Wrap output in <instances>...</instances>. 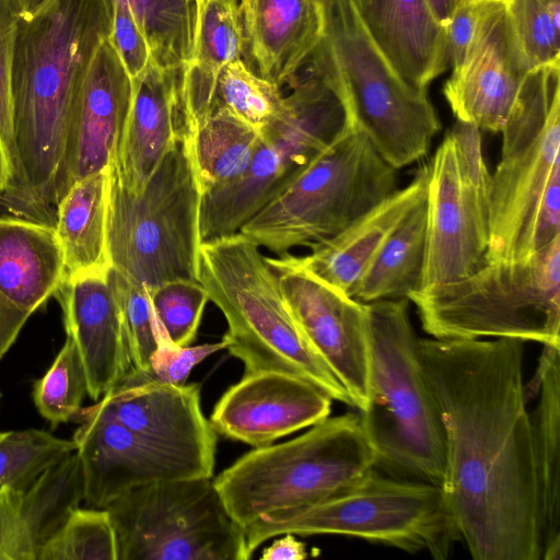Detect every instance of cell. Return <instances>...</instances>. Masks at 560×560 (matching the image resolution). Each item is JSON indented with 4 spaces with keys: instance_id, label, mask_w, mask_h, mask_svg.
<instances>
[{
    "instance_id": "obj_36",
    "label": "cell",
    "mask_w": 560,
    "mask_h": 560,
    "mask_svg": "<svg viewBox=\"0 0 560 560\" xmlns=\"http://www.w3.org/2000/svg\"><path fill=\"white\" fill-rule=\"evenodd\" d=\"M37 560H118L116 533L108 510L74 509L43 547Z\"/></svg>"
},
{
    "instance_id": "obj_43",
    "label": "cell",
    "mask_w": 560,
    "mask_h": 560,
    "mask_svg": "<svg viewBox=\"0 0 560 560\" xmlns=\"http://www.w3.org/2000/svg\"><path fill=\"white\" fill-rule=\"evenodd\" d=\"M108 42L132 82L150 63L151 54L148 42L125 0H113Z\"/></svg>"
},
{
    "instance_id": "obj_2",
    "label": "cell",
    "mask_w": 560,
    "mask_h": 560,
    "mask_svg": "<svg viewBox=\"0 0 560 560\" xmlns=\"http://www.w3.org/2000/svg\"><path fill=\"white\" fill-rule=\"evenodd\" d=\"M113 0H50L20 18L11 69L14 165L9 189L23 208L54 205L77 96L109 36Z\"/></svg>"
},
{
    "instance_id": "obj_52",
    "label": "cell",
    "mask_w": 560,
    "mask_h": 560,
    "mask_svg": "<svg viewBox=\"0 0 560 560\" xmlns=\"http://www.w3.org/2000/svg\"><path fill=\"white\" fill-rule=\"evenodd\" d=\"M0 397H1V394H0Z\"/></svg>"
},
{
    "instance_id": "obj_44",
    "label": "cell",
    "mask_w": 560,
    "mask_h": 560,
    "mask_svg": "<svg viewBox=\"0 0 560 560\" xmlns=\"http://www.w3.org/2000/svg\"><path fill=\"white\" fill-rule=\"evenodd\" d=\"M490 0H467L445 26L448 61L453 70L463 62L478 22Z\"/></svg>"
},
{
    "instance_id": "obj_45",
    "label": "cell",
    "mask_w": 560,
    "mask_h": 560,
    "mask_svg": "<svg viewBox=\"0 0 560 560\" xmlns=\"http://www.w3.org/2000/svg\"><path fill=\"white\" fill-rule=\"evenodd\" d=\"M31 315L15 307L0 293V360L15 342Z\"/></svg>"
},
{
    "instance_id": "obj_13",
    "label": "cell",
    "mask_w": 560,
    "mask_h": 560,
    "mask_svg": "<svg viewBox=\"0 0 560 560\" xmlns=\"http://www.w3.org/2000/svg\"><path fill=\"white\" fill-rule=\"evenodd\" d=\"M105 509L114 524L118 560H247L253 555L212 478L142 486Z\"/></svg>"
},
{
    "instance_id": "obj_1",
    "label": "cell",
    "mask_w": 560,
    "mask_h": 560,
    "mask_svg": "<svg viewBox=\"0 0 560 560\" xmlns=\"http://www.w3.org/2000/svg\"><path fill=\"white\" fill-rule=\"evenodd\" d=\"M445 433L442 489L474 560H541L524 341L418 339Z\"/></svg>"
},
{
    "instance_id": "obj_21",
    "label": "cell",
    "mask_w": 560,
    "mask_h": 560,
    "mask_svg": "<svg viewBox=\"0 0 560 560\" xmlns=\"http://www.w3.org/2000/svg\"><path fill=\"white\" fill-rule=\"evenodd\" d=\"M107 270L66 278L58 289L67 337L81 355L88 395L97 401L132 369L120 306Z\"/></svg>"
},
{
    "instance_id": "obj_30",
    "label": "cell",
    "mask_w": 560,
    "mask_h": 560,
    "mask_svg": "<svg viewBox=\"0 0 560 560\" xmlns=\"http://www.w3.org/2000/svg\"><path fill=\"white\" fill-rule=\"evenodd\" d=\"M109 168L75 182L57 203L56 234L65 279L109 268L107 208Z\"/></svg>"
},
{
    "instance_id": "obj_41",
    "label": "cell",
    "mask_w": 560,
    "mask_h": 560,
    "mask_svg": "<svg viewBox=\"0 0 560 560\" xmlns=\"http://www.w3.org/2000/svg\"><path fill=\"white\" fill-rule=\"evenodd\" d=\"M223 349H226L224 340L199 346L175 345L158 322L156 349L150 358L148 374L142 375L133 369L132 371L142 378L172 385H184L197 364Z\"/></svg>"
},
{
    "instance_id": "obj_49",
    "label": "cell",
    "mask_w": 560,
    "mask_h": 560,
    "mask_svg": "<svg viewBox=\"0 0 560 560\" xmlns=\"http://www.w3.org/2000/svg\"><path fill=\"white\" fill-rule=\"evenodd\" d=\"M50 0H14L20 18L30 19L39 12Z\"/></svg>"
},
{
    "instance_id": "obj_7",
    "label": "cell",
    "mask_w": 560,
    "mask_h": 560,
    "mask_svg": "<svg viewBox=\"0 0 560 560\" xmlns=\"http://www.w3.org/2000/svg\"><path fill=\"white\" fill-rule=\"evenodd\" d=\"M376 467L360 417L326 418L302 435L255 447L220 472L213 483L243 529L264 516L319 503Z\"/></svg>"
},
{
    "instance_id": "obj_33",
    "label": "cell",
    "mask_w": 560,
    "mask_h": 560,
    "mask_svg": "<svg viewBox=\"0 0 560 560\" xmlns=\"http://www.w3.org/2000/svg\"><path fill=\"white\" fill-rule=\"evenodd\" d=\"M142 31L151 61L161 69H186L196 30V0H125Z\"/></svg>"
},
{
    "instance_id": "obj_29",
    "label": "cell",
    "mask_w": 560,
    "mask_h": 560,
    "mask_svg": "<svg viewBox=\"0 0 560 560\" xmlns=\"http://www.w3.org/2000/svg\"><path fill=\"white\" fill-rule=\"evenodd\" d=\"M83 499L75 452L47 468L25 490H13L5 560H37L43 547Z\"/></svg>"
},
{
    "instance_id": "obj_19",
    "label": "cell",
    "mask_w": 560,
    "mask_h": 560,
    "mask_svg": "<svg viewBox=\"0 0 560 560\" xmlns=\"http://www.w3.org/2000/svg\"><path fill=\"white\" fill-rule=\"evenodd\" d=\"M331 402L299 376L259 371L244 374L221 396L209 422L217 434L261 447L325 420Z\"/></svg>"
},
{
    "instance_id": "obj_12",
    "label": "cell",
    "mask_w": 560,
    "mask_h": 560,
    "mask_svg": "<svg viewBox=\"0 0 560 560\" xmlns=\"http://www.w3.org/2000/svg\"><path fill=\"white\" fill-rule=\"evenodd\" d=\"M283 97L280 114L260 130L242 175L200 197V243L240 232L349 128L339 95L316 78H302Z\"/></svg>"
},
{
    "instance_id": "obj_27",
    "label": "cell",
    "mask_w": 560,
    "mask_h": 560,
    "mask_svg": "<svg viewBox=\"0 0 560 560\" xmlns=\"http://www.w3.org/2000/svg\"><path fill=\"white\" fill-rule=\"evenodd\" d=\"M527 392L536 460L541 560L560 558V348L542 346Z\"/></svg>"
},
{
    "instance_id": "obj_40",
    "label": "cell",
    "mask_w": 560,
    "mask_h": 560,
    "mask_svg": "<svg viewBox=\"0 0 560 560\" xmlns=\"http://www.w3.org/2000/svg\"><path fill=\"white\" fill-rule=\"evenodd\" d=\"M517 39L530 67L560 61V25L542 0H505Z\"/></svg>"
},
{
    "instance_id": "obj_37",
    "label": "cell",
    "mask_w": 560,
    "mask_h": 560,
    "mask_svg": "<svg viewBox=\"0 0 560 560\" xmlns=\"http://www.w3.org/2000/svg\"><path fill=\"white\" fill-rule=\"evenodd\" d=\"M279 89L275 83L252 72L240 59L230 63L220 75L214 108H223L260 130L283 107Z\"/></svg>"
},
{
    "instance_id": "obj_6",
    "label": "cell",
    "mask_w": 560,
    "mask_h": 560,
    "mask_svg": "<svg viewBox=\"0 0 560 560\" xmlns=\"http://www.w3.org/2000/svg\"><path fill=\"white\" fill-rule=\"evenodd\" d=\"M197 280L224 315L228 330L222 340L243 362L244 374L295 375L352 407L342 385L301 332L276 272L255 242L237 232L200 243Z\"/></svg>"
},
{
    "instance_id": "obj_20",
    "label": "cell",
    "mask_w": 560,
    "mask_h": 560,
    "mask_svg": "<svg viewBox=\"0 0 560 560\" xmlns=\"http://www.w3.org/2000/svg\"><path fill=\"white\" fill-rule=\"evenodd\" d=\"M73 434L82 479L83 501L106 508L142 486L183 478H203L190 465L170 457L91 406L80 410Z\"/></svg>"
},
{
    "instance_id": "obj_42",
    "label": "cell",
    "mask_w": 560,
    "mask_h": 560,
    "mask_svg": "<svg viewBox=\"0 0 560 560\" xmlns=\"http://www.w3.org/2000/svg\"><path fill=\"white\" fill-rule=\"evenodd\" d=\"M20 14L14 0H0V139L11 171L14 165L11 69Z\"/></svg>"
},
{
    "instance_id": "obj_11",
    "label": "cell",
    "mask_w": 560,
    "mask_h": 560,
    "mask_svg": "<svg viewBox=\"0 0 560 560\" xmlns=\"http://www.w3.org/2000/svg\"><path fill=\"white\" fill-rule=\"evenodd\" d=\"M200 197L183 138L139 194L127 190L109 168V266L148 289L174 280L198 281Z\"/></svg>"
},
{
    "instance_id": "obj_48",
    "label": "cell",
    "mask_w": 560,
    "mask_h": 560,
    "mask_svg": "<svg viewBox=\"0 0 560 560\" xmlns=\"http://www.w3.org/2000/svg\"><path fill=\"white\" fill-rule=\"evenodd\" d=\"M467 0H428L434 15L446 26L454 12Z\"/></svg>"
},
{
    "instance_id": "obj_25",
    "label": "cell",
    "mask_w": 560,
    "mask_h": 560,
    "mask_svg": "<svg viewBox=\"0 0 560 560\" xmlns=\"http://www.w3.org/2000/svg\"><path fill=\"white\" fill-rule=\"evenodd\" d=\"M240 10L259 75L279 88L290 83L320 38V0H241Z\"/></svg>"
},
{
    "instance_id": "obj_9",
    "label": "cell",
    "mask_w": 560,
    "mask_h": 560,
    "mask_svg": "<svg viewBox=\"0 0 560 560\" xmlns=\"http://www.w3.org/2000/svg\"><path fill=\"white\" fill-rule=\"evenodd\" d=\"M244 532L252 553L265 540L291 533L357 537L444 560L460 540L442 487L375 468L319 503L260 517Z\"/></svg>"
},
{
    "instance_id": "obj_16",
    "label": "cell",
    "mask_w": 560,
    "mask_h": 560,
    "mask_svg": "<svg viewBox=\"0 0 560 560\" xmlns=\"http://www.w3.org/2000/svg\"><path fill=\"white\" fill-rule=\"evenodd\" d=\"M92 407L201 477H213L217 433L202 413L197 384H165L139 377L131 369Z\"/></svg>"
},
{
    "instance_id": "obj_39",
    "label": "cell",
    "mask_w": 560,
    "mask_h": 560,
    "mask_svg": "<svg viewBox=\"0 0 560 560\" xmlns=\"http://www.w3.org/2000/svg\"><path fill=\"white\" fill-rule=\"evenodd\" d=\"M148 294L167 337L175 345L190 346L209 301L203 285L199 281L174 280L148 289Z\"/></svg>"
},
{
    "instance_id": "obj_38",
    "label": "cell",
    "mask_w": 560,
    "mask_h": 560,
    "mask_svg": "<svg viewBox=\"0 0 560 560\" xmlns=\"http://www.w3.org/2000/svg\"><path fill=\"white\" fill-rule=\"evenodd\" d=\"M107 277L120 306L132 369L147 375L150 358L156 349L158 331L148 289L110 266Z\"/></svg>"
},
{
    "instance_id": "obj_5",
    "label": "cell",
    "mask_w": 560,
    "mask_h": 560,
    "mask_svg": "<svg viewBox=\"0 0 560 560\" xmlns=\"http://www.w3.org/2000/svg\"><path fill=\"white\" fill-rule=\"evenodd\" d=\"M320 38L302 68L342 98L360 129L396 170L424 158L441 130L427 90L405 80L365 30L352 0H320Z\"/></svg>"
},
{
    "instance_id": "obj_47",
    "label": "cell",
    "mask_w": 560,
    "mask_h": 560,
    "mask_svg": "<svg viewBox=\"0 0 560 560\" xmlns=\"http://www.w3.org/2000/svg\"><path fill=\"white\" fill-rule=\"evenodd\" d=\"M13 508V490L0 491V560H5L4 549Z\"/></svg>"
},
{
    "instance_id": "obj_28",
    "label": "cell",
    "mask_w": 560,
    "mask_h": 560,
    "mask_svg": "<svg viewBox=\"0 0 560 560\" xmlns=\"http://www.w3.org/2000/svg\"><path fill=\"white\" fill-rule=\"evenodd\" d=\"M194 51L184 74L185 138L213 110L223 70L246 46L236 0H196Z\"/></svg>"
},
{
    "instance_id": "obj_26",
    "label": "cell",
    "mask_w": 560,
    "mask_h": 560,
    "mask_svg": "<svg viewBox=\"0 0 560 560\" xmlns=\"http://www.w3.org/2000/svg\"><path fill=\"white\" fill-rule=\"evenodd\" d=\"M65 280V258L55 226L0 218V293L33 314Z\"/></svg>"
},
{
    "instance_id": "obj_18",
    "label": "cell",
    "mask_w": 560,
    "mask_h": 560,
    "mask_svg": "<svg viewBox=\"0 0 560 560\" xmlns=\"http://www.w3.org/2000/svg\"><path fill=\"white\" fill-rule=\"evenodd\" d=\"M132 95V82L108 38L98 47L77 96L54 188V205L75 182L112 163Z\"/></svg>"
},
{
    "instance_id": "obj_14",
    "label": "cell",
    "mask_w": 560,
    "mask_h": 560,
    "mask_svg": "<svg viewBox=\"0 0 560 560\" xmlns=\"http://www.w3.org/2000/svg\"><path fill=\"white\" fill-rule=\"evenodd\" d=\"M480 129L456 119L428 164L421 288L463 279L487 261L489 194Z\"/></svg>"
},
{
    "instance_id": "obj_50",
    "label": "cell",
    "mask_w": 560,
    "mask_h": 560,
    "mask_svg": "<svg viewBox=\"0 0 560 560\" xmlns=\"http://www.w3.org/2000/svg\"><path fill=\"white\" fill-rule=\"evenodd\" d=\"M11 183V171L8 158L0 139V195L5 194Z\"/></svg>"
},
{
    "instance_id": "obj_8",
    "label": "cell",
    "mask_w": 560,
    "mask_h": 560,
    "mask_svg": "<svg viewBox=\"0 0 560 560\" xmlns=\"http://www.w3.org/2000/svg\"><path fill=\"white\" fill-rule=\"evenodd\" d=\"M407 299L435 339L510 338L560 348V236L526 259L488 260Z\"/></svg>"
},
{
    "instance_id": "obj_15",
    "label": "cell",
    "mask_w": 560,
    "mask_h": 560,
    "mask_svg": "<svg viewBox=\"0 0 560 560\" xmlns=\"http://www.w3.org/2000/svg\"><path fill=\"white\" fill-rule=\"evenodd\" d=\"M304 338L362 411L369 400L370 340L365 303L308 272L290 253L266 257Z\"/></svg>"
},
{
    "instance_id": "obj_46",
    "label": "cell",
    "mask_w": 560,
    "mask_h": 560,
    "mask_svg": "<svg viewBox=\"0 0 560 560\" xmlns=\"http://www.w3.org/2000/svg\"><path fill=\"white\" fill-rule=\"evenodd\" d=\"M308 556L305 545L291 533L275 540L261 555L264 560H304Z\"/></svg>"
},
{
    "instance_id": "obj_31",
    "label": "cell",
    "mask_w": 560,
    "mask_h": 560,
    "mask_svg": "<svg viewBox=\"0 0 560 560\" xmlns=\"http://www.w3.org/2000/svg\"><path fill=\"white\" fill-rule=\"evenodd\" d=\"M427 244L425 198L419 201L384 241L353 299L369 303L407 299L421 288Z\"/></svg>"
},
{
    "instance_id": "obj_17",
    "label": "cell",
    "mask_w": 560,
    "mask_h": 560,
    "mask_svg": "<svg viewBox=\"0 0 560 560\" xmlns=\"http://www.w3.org/2000/svg\"><path fill=\"white\" fill-rule=\"evenodd\" d=\"M532 69L505 0H490L463 62L453 70L443 94L457 120L500 132Z\"/></svg>"
},
{
    "instance_id": "obj_3",
    "label": "cell",
    "mask_w": 560,
    "mask_h": 560,
    "mask_svg": "<svg viewBox=\"0 0 560 560\" xmlns=\"http://www.w3.org/2000/svg\"><path fill=\"white\" fill-rule=\"evenodd\" d=\"M500 132L486 257L526 259L560 236V61L528 72Z\"/></svg>"
},
{
    "instance_id": "obj_35",
    "label": "cell",
    "mask_w": 560,
    "mask_h": 560,
    "mask_svg": "<svg viewBox=\"0 0 560 560\" xmlns=\"http://www.w3.org/2000/svg\"><path fill=\"white\" fill-rule=\"evenodd\" d=\"M88 394L84 365L74 341L67 337L47 372L33 385V400L52 429L73 421Z\"/></svg>"
},
{
    "instance_id": "obj_22",
    "label": "cell",
    "mask_w": 560,
    "mask_h": 560,
    "mask_svg": "<svg viewBox=\"0 0 560 560\" xmlns=\"http://www.w3.org/2000/svg\"><path fill=\"white\" fill-rule=\"evenodd\" d=\"M185 69H161L152 61L132 81V95L110 171L121 185L139 194L160 161L185 139Z\"/></svg>"
},
{
    "instance_id": "obj_4",
    "label": "cell",
    "mask_w": 560,
    "mask_h": 560,
    "mask_svg": "<svg viewBox=\"0 0 560 560\" xmlns=\"http://www.w3.org/2000/svg\"><path fill=\"white\" fill-rule=\"evenodd\" d=\"M370 340L369 400L359 412L376 467L442 487L445 433L427 383L408 299L365 303Z\"/></svg>"
},
{
    "instance_id": "obj_51",
    "label": "cell",
    "mask_w": 560,
    "mask_h": 560,
    "mask_svg": "<svg viewBox=\"0 0 560 560\" xmlns=\"http://www.w3.org/2000/svg\"><path fill=\"white\" fill-rule=\"evenodd\" d=\"M3 489H4V488H2V487L0 486V491H1V490H3Z\"/></svg>"
},
{
    "instance_id": "obj_32",
    "label": "cell",
    "mask_w": 560,
    "mask_h": 560,
    "mask_svg": "<svg viewBox=\"0 0 560 560\" xmlns=\"http://www.w3.org/2000/svg\"><path fill=\"white\" fill-rule=\"evenodd\" d=\"M259 138V130L223 108H214L184 139L200 195L242 175L254 155Z\"/></svg>"
},
{
    "instance_id": "obj_10",
    "label": "cell",
    "mask_w": 560,
    "mask_h": 560,
    "mask_svg": "<svg viewBox=\"0 0 560 560\" xmlns=\"http://www.w3.org/2000/svg\"><path fill=\"white\" fill-rule=\"evenodd\" d=\"M397 170L350 126L240 230L283 256L330 238L397 190Z\"/></svg>"
},
{
    "instance_id": "obj_34",
    "label": "cell",
    "mask_w": 560,
    "mask_h": 560,
    "mask_svg": "<svg viewBox=\"0 0 560 560\" xmlns=\"http://www.w3.org/2000/svg\"><path fill=\"white\" fill-rule=\"evenodd\" d=\"M73 452V440L44 430L0 432V486L23 491L47 468Z\"/></svg>"
},
{
    "instance_id": "obj_23",
    "label": "cell",
    "mask_w": 560,
    "mask_h": 560,
    "mask_svg": "<svg viewBox=\"0 0 560 560\" xmlns=\"http://www.w3.org/2000/svg\"><path fill=\"white\" fill-rule=\"evenodd\" d=\"M369 35L397 72L427 86L447 67L446 30L428 0H352Z\"/></svg>"
},
{
    "instance_id": "obj_24",
    "label": "cell",
    "mask_w": 560,
    "mask_h": 560,
    "mask_svg": "<svg viewBox=\"0 0 560 560\" xmlns=\"http://www.w3.org/2000/svg\"><path fill=\"white\" fill-rule=\"evenodd\" d=\"M428 164L405 188L357 219L339 234L314 243L312 253L298 257L312 275L353 298L354 291L375 254L405 215L427 194Z\"/></svg>"
}]
</instances>
